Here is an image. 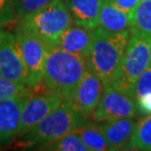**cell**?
I'll list each match as a JSON object with an SVG mask.
<instances>
[{
  "label": "cell",
  "instance_id": "cell-10",
  "mask_svg": "<svg viewBox=\"0 0 151 151\" xmlns=\"http://www.w3.org/2000/svg\"><path fill=\"white\" fill-rule=\"evenodd\" d=\"M29 88L17 97L0 100V145L7 146L15 137L19 128L21 114L27 99L32 94Z\"/></svg>",
  "mask_w": 151,
  "mask_h": 151
},
{
  "label": "cell",
  "instance_id": "cell-15",
  "mask_svg": "<svg viewBox=\"0 0 151 151\" xmlns=\"http://www.w3.org/2000/svg\"><path fill=\"white\" fill-rule=\"evenodd\" d=\"M99 27L113 32L129 31L131 21L128 14L116 7L109 0H101Z\"/></svg>",
  "mask_w": 151,
  "mask_h": 151
},
{
  "label": "cell",
  "instance_id": "cell-7",
  "mask_svg": "<svg viewBox=\"0 0 151 151\" xmlns=\"http://www.w3.org/2000/svg\"><path fill=\"white\" fill-rule=\"evenodd\" d=\"M137 115H139V112L135 99L107 84L104 86L91 119L98 123H103L121 118H135Z\"/></svg>",
  "mask_w": 151,
  "mask_h": 151
},
{
  "label": "cell",
  "instance_id": "cell-25",
  "mask_svg": "<svg viewBox=\"0 0 151 151\" xmlns=\"http://www.w3.org/2000/svg\"><path fill=\"white\" fill-rule=\"evenodd\" d=\"M137 109L139 115H150L151 114V93L144 95L143 97L137 101Z\"/></svg>",
  "mask_w": 151,
  "mask_h": 151
},
{
  "label": "cell",
  "instance_id": "cell-26",
  "mask_svg": "<svg viewBox=\"0 0 151 151\" xmlns=\"http://www.w3.org/2000/svg\"><path fill=\"white\" fill-rule=\"evenodd\" d=\"M7 34H8V32L5 31V29H3V27H0V45H1L2 41L4 40V38L6 37Z\"/></svg>",
  "mask_w": 151,
  "mask_h": 151
},
{
  "label": "cell",
  "instance_id": "cell-22",
  "mask_svg": "<svg viewBox=\"0 0 151 151\" xmlns=\"http://www.w3.org/2000/svg\"><path fill=\"white\" fill-rule=\"evenodd\" d=\"M151 93V68L148 67L140 77L137 78V83L134 84V97L135 101L143 97L144 95Z\"/></svg>",
  "mask_w": 151,
  "mask_h": 151
},
{
  "label": "cell",
  "instance_id": "cell-12",
  "mask_svg": "<svg viewBox=\"0 0 151 151\" xmlns=\"http://www.w3.org/2000/svg\"><path fill=\"white\" fill-rule=\"evenodd\" d=\"M137 123L134 118H121L103 122L102 128L109 150L129 149Z\"/></svg>",
  "mask_w": 151,
  "mask_h": 151
},
{
  "label": "cell",
  "instance_id": "cell-2",
  "mask_svg": "<svg viewBox=\"0 0 151 151\" xmlns=\"http://www.w3.org/2000/svg\"><path fill=\"white\" fill-rule=\"evenodd\" d=\"M129 31L109 32L101 27L92 31V41L86 56V69L97 75L104 86L114 80L129 43Z\"/></svg>",
  "mask_w": 151,
  "mask_h": 151
},
{
  "label": "cell",
  "instance_id": "cell-17",
  "mask_svg": "<svg viewBox=\"0 0 151 151\" xmlns=\"http://www.w3.org/2000/svg\"><path fill=\"white\" fill-rule=\"evenodd\" d=\"M129 17V32L151 37V0H140Z\"/></svg>",
  "mask_w": 151,
  "mask_h": 151
},
{
  "label": "cell",
  "instance_id": "cell-11",
  "mask_svg": "<svg viewBox=\"0 0 151 151\" xmlns=\"http://www.w3.org/2000/svg\"><path fill=\"white\" fill-rule=\"evenodd\" d=\"M104 86L101 78L86 69L72 99L86 120L91 118L93 111L101 98Z\"/></svg>",
  "mask_w": 151,
  "mask_h": 151
},
{
  "label": "cell",
  "instance_id": "cell-6",
  "mask_svg": "<svg viewBox=\"0 0 151 151\" xmlns=\"http://www.w3.org/2000/svg\"><path fill=\"white\" fill-rule=\"evenodd\" d=\"M20 48L27 72V86L32 90L41 86L43 78L44 63L48 45L37 35L18 26L14 32Z\"/></svg>",
  "mask_w": 151,
  "mask_h": 151
},
{
  "label": "cell",
  "instance_id": "cell-27",
  "mask_svg": "<svg viewBox=\"0 0 151 151\" xmlns=\"http://www.w3.org/2000/svg\"><path fill=\"white\" fill-rule=\"evenodd\" d=\"M149 67L151 68V58H150V63H149Z\"/></svg>",
  "mask_w": 151,
  "mask_h": 151
},
{
  "label": "cell",
  "instance_id": "cell-18",
  "mask_svg": "<svg viewBox=\"0 0 151 151\" xmlns=\"http://www.w3.org/2000/svg\"><path fill=\"white\" fill-rule=\"evenodd\" d=\"M129 149L151 151V114L137 121Z\"/></svg>",
  "mask_w": 151,
  "mask_h": 151
},
{
  "label": "cell",
  "instance_id": "cell-1",
  "mask_svg": "<svg viewBox=\"0 0 151 151\" xmlns=\"http://www.w3.org/2000/svg\"><path fill=\"white\" fill-rule=\"evenodd\" d=\"M86 71V57L48 46L41 86L64 100H72Z\"/></svg>",
  "mask_w": 151,
  "mask_h": 151
},
{
  "label": "cell",
  "instance_id": "cell-8",
  "mask_svg": "<svg viewBox=\"0 0 151 151\" xmlns=\"http://www.w3.org/2000/svg\"><path fill=\"white\" fill-rule=\"evenodd\" d=\"M64 99L60 96L45 90V92L32 94L24 104L17 137L27 134L34 129L48 114L62 104Z\"/></svg>",
  "mask_w": 151,
  "mask_h": 151
},
{
  "label": "cell",
  "instance_id": "cell-9",
  "mask_svg": "<svg viewBox=\"0 0 151 151\" xmlns=\"http://www.w3.org/2000/svg\"><path fill=\"white\" fill-rule=\"evenodd\" d=\"M0 77L27 86V72L15 35L8 32L0 45Z\"/></svg>",
  "mask_w": 151,
  "mask_h": 151
},
{
  "label": "cell",
  "instance_id": "cell-3",
  "mask_svg": "<svg viewBox=\"0 0 151 151\" xmlns=\"http://www.w3.org/2000/svg\"><path fill=\"white\" fill-rule=\"evenodd\" d=\"M84 121L86 118L77 108L74 101L66 99L34 129L18 137L16 145L22 148L40 149L45 144L76 132L81 128Z\"/></svg>",
  "mask_w": 151,
  "mask_h": 151
},
{
  "label": "cell",
  "instance_id": "cell-13",
  "mask_svg": "<svg viewBox=\"0 0 151 151\" xmlns=\"http://www.w3.org/2000/svg\"><path fill=\"white\" fill-rule=\"evenodd\" d=\"M76 26L93 31L99 27L101 0H64Z\"/></svg>",
  "mask_w": 151,
  "mask_h": 151
},
{
  "label": "cell",
  "instance_id": "cell-21",
  "mask_svg": "<svg viewBox=\"0 0 151 151\" xmlns=\"http://www.w3.org/2000/svg\"><path fill=\"white\" fill-rule=\"evenodd\" d=\"M28 89V86L16 83L10 80L0 77V100L17 97Z\"/></svg>",
  "mask_w": 151,
  "mask_h": 151
},
{
  "label": "cell",
  "instance_id": "cell-23",
  "mask_svg": "<svg viewBox=\"0 0 151 151\" xmlns=\"http://www.w3.org/2000/svg\"><path fill=\"white\" fill-rule=\"evenodd\" d=\"M13 0H0V27L17 22Z\"/></svg>",
  "mask_w": 151,
  "mask_h": 151
},
{
  "label": "cell",
  "instance_id": "cell-14",
  "mask_svg": "<svg viewBox=\"0 0 151 151\" xmlns=\"http://www.w3.org/2000/svg\"><path fill=\"white\" fill-rule=\"evenodd\" d=\"M91 41L92 31L76 26L74 24L63 32L58 41L53 46L86 58L90 49Z\"/></svg>",
  "mask_w": 151,
  "mask_h": 151
},
{
  "label": "cell",
  "instance_id": "cell-28",
  "mask_svg": "<svg viewBox=\"0 0 151 151\" xmlns=\"http://www.w3.org/2000/svg\"><path fill=\"white\" fill-rule=\"evenodd\" d=\"M1 149H2V146H1V145H0V150H1Z\"/></svg>",
  "mask_w": 151,
  "mask_h": 151
},
{
  "label": "cell",
  "instance_id": "cell-20",
  "mask_svg": "<svg viewBox=\"0 0 151 151\" xmlns=\"http://www.w3.org/2000/svg\"><path fill=\"white\" fill-rule=\"evenodd\" d=\"M13 1L17 20H20L43 8L53 0H13Z\"/></svg>",
  "mask_w": 151,
  "mask_h": 151
},
{
  "label": "cell",
  "instance_id": "cell-4",
  "mask_svg": "<svg viewBox=\"0 0 151 151\" xmlns=\"http://www.w3.org/2000/svg\"><path fill=\"white\" fill-rule=\"evenodd\" d=\"M72 25L73 19L64 0H53L38 11L18 20V26L34 32L48 46L55 45Z\"/></svg>",
  "mask_w": 151,
  "mask_h": 151
},
{
  "label": "cell",
  "instance_id": "cell-19",
  "mask_svg": "<svg viewBox=\"0 0 151 151\" xmlns=\"http://www.w3.org/2000/svg\"><path fill=\"white\" fill-rule=\"evenodd\" d=\"M40 150L51 151H88L76 132H70L42 146Z\"/></svg>",
  "mask_w": 151,
  "mask_h": 151
},
{
  "label": "cell",
  "instance_id": "cell-5",
  "mask_svg": "<svg viewBox=\"0 0 151 151\" xmlns=\"http://www.w3.org/2000/svg\"><path fill=\"white\" fill-rule=\"evenodd\" d=\"M150 58L151 37L131 32L122 63L110 86L134 98V84L149 67Z\"/></svg>",
  "mask_w": 151,
  "mask_h": 151
},
{
  "label": "cell",
  "instance_id": "cell-24",
  "mask_svg": "<svg viewBox=\"0 0 151 151\" xmlns=\"http://www.w3.org/2000/svg\"><path fill=\"white\" fill-rule=\"evenodd\" d=\"M109 1L129 16L140 0H109Z\"/></svg>",
  "mask_w": 151,
  "mask_h": 151
},
{
  "label": "cell",
  "instance_id": "cell-16",
  "mask_svg": "<svg viewBox=\"0 0 151 151\" xmlns=\"http://www.w3.org/2000/svg\"><path fill=\"white\" fill-rule=\"evenodd\" d=\"M76 132L81 137V141L87 147L88 151L109 150L102 124H98L96 121L86 122V120L81 128L76 131Z\"/></svg>",
  "mask_w": 151,
  "mask_h": 151
}]
</instances>
